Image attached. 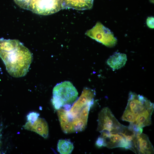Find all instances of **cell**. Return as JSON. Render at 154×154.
<instances>
[{
    "instance_id": "obj_1",
    "label": "cell",
    "mask_w": 154,
    "mask_h": 154,
    "mask_svg": "<svg viewBox=\"0 0 154 154\" xmlns=\"http://www.w3.org/2000/svg\"><path fill=\"white\" fill-rule=\"evenodd\" d=\"M95 92L86 88L79 98L68 109L60 108L57 114L63 132L66 134L80 132L87 125L90 108L93 104Z\"/></svg>"
},
{
    "instance_id": "obj_2",
    "label": "cell",
    "mask_w": 154,
    "mask_h": 154,
    "mask_svg": "<svg viewBox=\"0 0 154 154\" xmlns=\"http://www.w3.org/2000/svg\"><path fill=\"white\" fill-rule=\"evenodd\" d=\"M0 57L8 73L16 78L27 73L33 56L29 50L19 40L0 38Z\"/></svg>"
},
{
    "instance_id": "obj_3",
    "label": "cell",
    "mask_w": 154,
    "mask_h": 154,
    "mask_svg": "<svg viewBox=\"0 0 154 154\" xmlns=\"http://www.w3.org/2000/svg\"><path fill=\"white\" fill-rule=\"evenodd\" d=\"M52 104L57 110L64 107L68 109L70 105L76 100L78 97V91L72 83L65 81L56 84L53 90Z\"/></svg>"
},
{
    "instance_id": "obj_4",
    "label": "cell",
    "mask_w": 154,
    "mask_h": 154,
    "mask_svg": "<svg viewBox=\"0 0 154 154\" xmlns=\"http://www.w3.org/2000/svg\"><path fill=\"white\" fill-rule=\"evenodd\" d=\"M21 8L39 15H46L56 12L61 7V0H14Z\"/></svg>"
},
{
    "instance_id": "obj_5",
    "label": "cell",
    "mask_w": 154,
    "mask_h": 154,
    "mask_svg": "<svg viewBox=\"0 0 154 154\" xmlns=\"http://www.w3.org/2000/svg\"><path fill=\"white\" fill-rule=\"evenodd\" d=\"M98 121L97 130L100 132L121 133L125 126L119 122L108 107L104 108L99 113Z\"/></svg>"
},
{
    "instance_id": "obj_6",
    "label": "cell",
    "mask_w": 154,
    "mask_h": 154,
    "mask_svg": "<svg viewBox=\"0 0 154 154\" xmlns=\"http://www.w3.org/2000/svg\"><path fill=\"white\" fill-rule=\"evenodd\" d=\"M86 35L108 47L114 46L117 42L112 33L100 22L87 31Z\"/></svg>"
},
{
    "instance_id": "obj_7",
    "label": "cell",
    "mask_w": 154,
    "mask_h": 154,
    "mask_svg": "<svg viewBox=\"0 0 154 154\" xmlns=\"http://www.w3.org/2000/svg\"><path fill=\"white\" fill-rule=\"evenodd\" d=\"M154 106L153 103L144 96L130 92L126 110L137 115L146 108Z\"/></svg>"
},
{
    "instance_id": "obj_8",
    "label": "cell",
    "mask_w": 154,
    "mask_h": 154,
    "mask_svg": "<svg viewBox=\"0 0 154 154\" xmlns=\"http://www.w3.org/2000/svg\"><path fill=\"white\" fill-rule=\"evenodd\" d=\"M100 133V136L104 140V146L109 149L119 147L129 149V143L121 133H112L108 131H102Z\"/></svg>"
},
{
    "instance_id": "obj_9",
    "label": "cell",
    "mask_w": 154,
    "mask_h": 154,
    "mask_svg": "<svg viewBox=\"0 0 154 154\" xmlns=\"http://www.w3.org/2000/svg\"><path fill=\"white\" fill-rule=\"evenodd\" d=\"M26 129L36 132L44 138L48 135V127L45 120L42 118H38L33 123L29 121L23 126Z\"/></svg>"
},
{
    "instance_id": "obj_10",
    "label": "cell",
    "mask_w": 154,
    "mask_h": 154,
    "mask_svg": "<svg viewBox=\"0 0 154 154\" xmlns=\"http://www.w3.org/2000/svg\"><path fill=\"white\" fill-rule=\"evenodd\" d=\"M93 2V0H62V8L78 10L90 9L92 7Z\"/></svg>"
},
{
    "instance_id": "obj_11",
    "label": "cell",
    "mask_w": 154,
    "mask_h": 154,
    "mask_svg": "<svg viewBox=\"0 0 154 154\" xmlns=\"http://www.w3.org/2000/svg\"><path fill=\"white\" fill-rule=\"evenodd\" d=\"M137 149L138 154H153V146L146 135L142 133L137 135Z\"/></svg>"
},
{
    "instance_id": "obj_12",
    "label": "cell",
    "mask_w": 154,
    "mask_h": 154,
    "mask_svg": "<svg viewBox=\"0 0 154 154\" xmlns=\"http://www.w3.org/2000/svg\"><path fill=\"white\" fill-rule=\"evenodd\" d=\"M153 109L154 106L143 110L137 115L133 123L142 128L150 125Z\"/></svg>"
},
{
    "instance_id": "obj_13",
    "label": "cell",
    "mask_w": 154,
    "mask_h": 154,
    "mask_svg": "<svg viewBox=\"0 0 154 154\" xmlns=\"http://www.w3.org/2000/svg\"><path fill=\"white\" fill-rule=\"evenodd\" d=\"M127 60L126 55L124 53L115 52L108 59L107 64L114 70L123 67Z\"/></svg>"
},
{
    "instance_id": "obj_14",
    "label": "cell",
    "mask_w": 154,
    "mask_h": 154,
    "mask_svg": "<svg viewBox=\"0 0 154 154\" xmlns=\"http://www.w3.org/2000/svg\"><path fill=\"white\" fill-rule=\"evenodd\" d=\"M74 148L73 143L68 140L60 139L58 142L57 150L60 154H70Z\"/></svg>"
},
{
    "instance_id": "obj_15",
    "label": "cell",
    "mask_w": 154,
    "mask_h": 154,
    "mask_svg": "<svg viewBox=\"0 0 154 154\" xmlns=\"http://www.w3.org/2000/svg\"><path fill=\"white\" fill-rule=\"evenodd\" d=\"M129 129L133 132L135 134L138 135L142 133L143 128L133 122H130L127 127Z\"/></svg>"
},
{
    "instance_id": "obj_16",
    "label": "cell",
    "mask_w": 154,
    "mask_h": 154,
    "mask_svg": "<svg viewBox=\"0 0 154 154\" xmlns=\"http://www.w3.org/2000/svg\"><path fill=\"white\" fill-rule=\"evenodd\" d=\"M39 114L36 112H30L27 116V120L31 123H33L38 118Z\"/></svg>"
},
{
    "instance_id": "obj_17",
    "label": "cell",
    "mask_w": 154,
    "mask_h": 154,
    "mask_svg": "<svg viewBox=\"0 0 154 154\" xmlns=\"http://www.w3.org/2000/svg\"><path fill=\"white\" fill-rule=\"evenodd\" d=\"M95 144L96 146L99 148L104 146V141L103 138L100 136L98 137Z\"/></svg>"
},
{
    "instance_id": "obj_18",
    "label": "cell",
    "mask_w": 154,
    "mask_h": 154,
    "mask_svg": "<svg viewBox=\"0 0 154 154\" xmlns=\"http://www.w3.org/2000/svg\"><path fill=\"white\" fill-rule=\"evenodd\" d=\"M147 26L150 28H154V17H148L147 19Z\"/></svg>"
}]
</instances>
